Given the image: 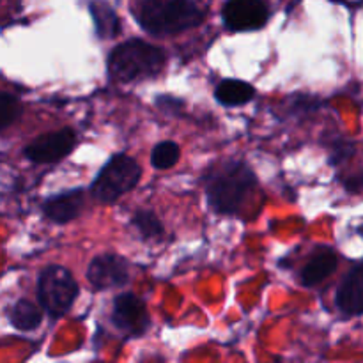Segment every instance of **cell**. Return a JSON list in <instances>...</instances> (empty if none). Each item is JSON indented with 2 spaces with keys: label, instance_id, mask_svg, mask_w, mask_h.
<instances>
[{
  "label": "cell",
  "instance_id": "1",
  "mask_svg": "<svg viewBox=\"0 0 363 363\" xmlns=\"http://www.w3.org/2000/svg\"><path fill=\"white\" fill-rule=\"evenodd\" d=\"M133 13L147 34L162 38L199 27L206 7L201 0H138Z\"/></svg>",
  "mask_w": 363,
  "mask_h": 363
},
{
  "label": "cell",
  "instance_id": "2",
  "mask_svg": "<svg viewBox=\"0 0 363 363\" xmlns=\"http://www.w3.org/2000/svg\"><path fill=\"white\" fill-rule=\"evenodd\" d=\"M257 184L254 170L245 162L222 163L215 167L208 177V202L220 215H234Z\"/></svg>",
  "mask_w": 363,
  "mask_h": 363
},
{
  "label": "cell",
  "instance_id": "3",
  "mask_svg": "<svg viewBox=\"0 0 363 363\" xmlns=\"http://www.w3.org/2000/svg\"><path fill=\"white\" fill-rule=\"evenodd\" d=\"M167 62V55L162 48L142 39H130L110 52L108 73L116 82L147 80L158 77Z\"/></svg>",
  "mask_w": 363,
  "mask_h": 363
},
{
  "label": "cell",
  "instance_id": "4",
  "mask_svg": "<svg viewBox=\"0 0 363 363\" xmlns=\"http://www.w3.org/2000/svg\"><path fill=\"white\" fill-rule=\"evenodd\" d=\"M78 298V284L73 273L59 264H48L38 279L39 307L52 319H59L69 312Z\"/></svg>",
  "mask_w": 363,
  "mask_h": 363
},
{
  "label": "cell",
  "instance_id": "5",
  "mask_svg": "<svg viewBox=\"0 0 363 363\" xmlns=\"http://www.w3.org/2000/svg\"><path fill=\"white\" fill-rule=\"evenodd\" d=\"M140 176L142 169L137 160L128 155H113L91 184V195L101 204H112L133 190Z\"/></svg>",
  "mask_w": 363,
  "mask_h": 363
},
{
  "label": "cell",
  "instance_id": "6",
  "mask_svg": "<svg viewBox=\"0 0 363 363\" xmlns=\"http://www.w3.org/2000/svg\"><path fill=\"white\" fill-rule=\"evenodd\" d=\"M112 323L124 335L142 337L151 326V318L140 298L131 293H123L113 300Z\"/></svg>",
  "mask_w": 363,
  "mask_h": 363
},
{
  "label": "cell",
  "instance_id": "7",
  "mask_svg": "<svg viewBox=\"0 0 363 363\" xmlns=\"http://www.w3.org/2000/svg\"><path fill=\"white\" fill-rule=\"evenodd\" d=\"M222 18L233 32L259 30L268 23L269 7L264 0H227Z\"/></svg>",
  "mask_w": 363,
  "mask_h": 363
},
{
  "label": "cell",
  "instance_id": "8",
  "mask_svg": "<svg viewBox=\"0 0 363 363\" xmlns=\"http://www.w3.org/2000/svg\"><path fill=\"white\" fill-rule=\"evenodd\" d=\"M77 145V133L71 128H62L53 133H46L32 140L23 149L25 158L32 163H55L59 160L66 158Z\"/></svg>",
  "mask_w": 363,
  "mask_h": 363
},
{
  "label": "cell",
  "instance_id": "9",
  "mask_svg": "<svg viewBox=\"0 0 363 363\" xmlns=\"http://www.w3.org/2000/svg\"><path fill=\"white\" fill-rule=\"evenodd\" d=\"M87 280L94 289H119L130 282V262L117 254H101L89 264Z\"/></svg>",
  "mask_w": 363,
  "mask_h": 363
},
{
  "label": "cell",
  "instance_id": "10",
  "mask_svg": "<svg viewBox=\"0 0 363 363\" xmlns=\"http://www.w3.org/2000/svg\"><path fill=\"white\" fill-rule=\"evenodd\" d=\"M335 305L344 315L363 314V262L354 264L346 273L337 289Z\"/></svg>",
  "mask_w": 363,
  "mask_h": 363
},
{
  "label": "cell",
  "instance_id": "11",
  "mask_svg": "<svg viewBox=\"0 0 363 363\" xmlns=\"http://www.w3.org/2000/svg\"><path fill=\"white\" fill-rule=\"evenodd\" d=\"M82 209H84V190L82 188L53 195L43 204L45 216L55 223L73 222L82 215Z\"/></svg>",
  "mask_w": 363,
  "mask_h": 363
},
{
  "label": "cell",
  "instance_id": "12",
  "mask_svg": "<svg viewBox=\"0 0 363 363\" xmlns=\"http://www.w3.org/2000/svg\"><path fill=\"white\" fill-rule=\"evenodd\" d=\"M337 266H339V257L335 252L332 248H323V250L315 252L303 266L300 275L301 284L307 287L318 286L335 273Z\"/></svg>",
  "mask_w": 363,
  "mask_h": 363
},
{
  "label": "cell",
  "instance_id": "13",
  "mask_svg": "<svg viewBox=\"0 0 363 363\" xmlns=\"http://www.w3.org/2000/svg\"><path fill=\"white\" fill-rule=\"evenodd\" d=\"M215 98L225 106H241L255 98V89L248 82L227 78L220 82L218 87L215 89Z\"/></svg>",
  "mask_w": 363,
  "mask_h": 363
},
{
  "label": "cell",
  "instance_id": "14",
  "mask_svg": "<svg viewBox=\"0 0 363 363\" xmlns=\"http://www.w3.org/2000/svg\"><path fill=\"white\" fill-rule=\"evenodd\" d=\"M89 11H91V16L94 20L96 32L101 39H110L116 38L121 32V21L119 16L116 14L113 7L110 6L106 0H92L91 6H89Z\"/></svg>",
  "mask_w": 363,
  "mask_h": 363
},
{
  "label": "cell",
  "instance_id": "15",
  "mask_svg": "<svg viewBox=\"0 0 363 363\" xmlns=\"http://www.w3.org/2000/svg\"><path fill=\"white\" fill-rule=\"evenodd\" d=\"M9 321L20 332H32L43 321V308L28 300H20L11 307Z\"/></svg>",
  "mask_w": 363,
  "mask_h": 363
},
{
  "label": "cell",
  "instance_id": "16",
  "mask_svg": "<svg viewBox=\"0 0 363 363\" xmlns=\"http://www.w3.org/2000/svg\"><path fill=\"white\" fill-rule=\"evenodd\" d=\"M131 225L140 233L144 240H158L165 233L158 216L149 209H140V211L135 213L133 218H131Z\"/></svg>",
  "mask_w": 363,
  "mask_h": 363
},
{
  "label": "cell",
  "instance_id": "17",
  "mask_svg": "<svg viewBox=\"0 0 363 363\" xmlns=\"http://www.w3.org/2000/svg\"><path fill=\"white\" fill-rule=\"evenodd\" d=\"M181 158V149L176 142L165 140L155 145L151 152V165L158 170L172 169Z\"/></svg>",
  "mask_w": 363,
  "mask_h": 363
},
{
  "label": "cell",
  "instance_id": "18",
  "mask_svg": "<svg viewBox=\"0 0 363 363\" xmlns=\"http://www.w3.org/2000/svg\"><path fill=\"white\" fill-rule=\"evenodd\" d=\"M23 113V105L11 92L0 91V131L13 126Z\"/></svg>",
  "mask_w": 363,
  "mask_h": 363
},
{
  "label": "cell",
  "instance_id": "19",
  "mask_svg": "<svg viewBox=\"0 0 363 363\" xmlns=\"http://www.w3.org/2000/svg\"><path fill=\"white\" fill-rule=\"evenodd\" d=\"M156 106H158L163 113H169V116H179L181 110H183L184 106V101L179 98H174V96L163 94L156 98Z\"/></svg>",
  "mask_w": 363,
  "mask_h": 363
},
{
  "label": "cell",
  "instance_id": "20",
  "mask_svg": "<svg viewBox=\"0 0 363 363\" xmlns=\"http://www.w3.org/2000/svg\"><path fill=\"white\" fill-rule=\"evenodd\" d=\"M347 190H351V191L363 190V172L360 174V176L354 177V179H351L350 183H347Z\"/></svg>",
  "mask_w": 363,
  "mask_h": 363
}]
</instances>
